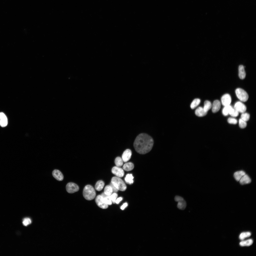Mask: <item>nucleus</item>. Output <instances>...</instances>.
<instances>
[{
  "instance_id": "1",
  "label": "nucleus",
  "mask_w": 256,
  "mask_h": 256,
  "mask_svg": "<svg viewBox=\"0 0 256 256\" xmlns=\"http://www.w3.org/2000/svg\"><path fill=\"white\" fill-rule=\"evenodd\" d=\"M153 144V140L151 136L146 133H141L136 138L133 146L137 152L144 154L151 151Z\"/></svg>"
},
{
  "instance_id": "2",
  "label": "nucleus",
  "mask_w": 256,
  "mask_h": 256,
  "mask_svg": "<svg viewBox=\"0 0 256 256\" xmlns=\"http://www.w3.org/2000/svg\"><path fill=\"white\" fill-rule=\"evenodd\" d=\"M83 193L84 198L88 200L94 199L96 195L94 189L91 186L89 185H87L84 187Z\"/></svg>"
},
{
  "instance_id": "3",
  "label": "nucleus",
  "mask_w": 256,
  "mask_h": 256,
  "mask_svg": "<svg viewBox=\"0 0 256 256\" xmlns=\"http://www.w3.org/2000/svg\"><path fill=\"white\" fill-rule=\"evenodd\" d=\"M111 182L118 190L124 191L127 187L124 183L121 178L117 177H114L111 179Z\"/></svg>"
},
{
  "instance_id": "4",
  "label": "nucleus",
  "mask_w": 256,
  "mask_h": 256,
  "mask_svg": "<svg viewBox=\"0 0 256 256\" xmlns=\"http://www.w3.org/2000/svg\"><path fill=\"white\" fill-rule=\"evenodd\" d=\"M236 95L238 98L243 102L247 101L249 96L247 93L244 90L241 88H238L235 90Z\"/></svg>"
},
{
  "instance_id": "5",
  "label": "nucleus",
  "mask_w": 256,
  "mask_h": 256,
  "mask_svg": "<svg viewBox=\"0 0 256 256\" xmlns=\"http://www.w3.org/2000/svg\"><path fill=\"white\" fill-rule=\"evenodd\" d=\"M66 189L69 193H73L78 191L79 187L76 184L72 182H69L67 184Z\"/></svg>"
},
{
  "instance_id": "6",
  "label": "nucleus",
  "mask_w": 256,
  "mask_h": 256,
  "mask_svg": "<svg viewBox=\"0 0 256 256\" xmlns=\"http://www.w3.org/2000/svg\"><path fill=\"white\" fill-rule=\"evenodd\" d=\"M95 201L98 206L101 208L106 209L108 207V205L105 202L101 195H99L97 196L96 198Z\"/></svg>"
},
{
  "instance_id": "7",
  "label": "nucleus",
  "mask_w": 256,
  "mask_h": 256,
  "mask_svg": "<svg viewBox=\"0 0 256 256\" xmlns=\"http://www.w3.org/2000/svg\"><path fill=\"white\" fill-rule=\"evenodd\" d=\"M234 108L239 112L242 113L245 112L247 109L245 105L241 102L239 101L235 103Z\"/></svg>"
},
{
  "instance_id": "8",
  "label": "nucleus",
  "mask_w": 256,
  "mask_h": 256,
  "mask_svg": "<svg viewBox=\"0 0 256 256\" xmlns=\"http://www.w3.org/2000/svg\"><path fill=\"white\" fill-rule=\"evenodd\" d=\"M112 172L113 174L119 178L123 177L124 175V172L123 169L117 166L113 168Z\"/></svg>"
},
{
  "instance_id": "9",
  "label": "nucleus",
  "mask_w": 256,
  "mask_h": 256,
  "mask_svg": "<svg viewBox=\"0 0 256 256\" xmlns=\"http://www.w3.org/2000/svg\"><path fill=\"white\" fill-rule=\"evenodd\" d=\"M222 105L224 106L230 105L231 101V98L230 95L228 94L223 95L221 98Z\"/></svg>"
},
{
  "instance_id": "10",
  "label": "nucleus",
  "mask_w": 256,
  "mask_h": 256,
  "mask_svg": "<svg viewBox=\"0 0 256 256\" xmlns=\"http://www.w3.org/2000/svg\"><path fill=\"white\" fill-rule=\"evenodd\" d=\"M132 153L131 151L128 149L125 150L123 153L122 155V158L123 162H126L130 159Z\"/></svg>"
},
{
  "instance_id": "11",
  "label": "nucleus",
  "mask_w": 256,
  "mask_h": 256,
  "mask_svg": "<svg viewBox=\"0 0 256 256\" xmlns=\"http://www.w3.org/2000/svg\"><path fill=\"white\" fill-rule=\"evenodd\" d=\"M52 174L53 177L58 181H62L63 179L64 176L63 174L58 170H54L52 172Z\"/></svg>"
},
{
  "instance_id": "12",
  "label": "nucleus",
  "mask_w": 256,
  "mask_h": 256,
  "mask_svg": "<svg viewBox=\"0 0 256 256\" xmlns=\"http://www.w3.org/2000/svg\"><path fill=\"white\" fill-rule=\"evenodd\" d=\"M0 125L2 127L6 126L8 124V120L5 115L2 112L0 113Z\"/></svg>"
},
{
  "instance_id": "13",
  "label": "nucleus",
  "mask_w": 256,
  "mask_h": 256,
  "mask_svg": "<svg viewBox=\"0 0 256 256\" xmlns=\"http://www.w3.org/2000/svg\"><path fill=\"white\" fill-rule=\"evenodd\" d=\"M212 111L213 113H215L218 111L221 107V103L218 100L214 101L212 106Z\"/></svg>"
},
{
  "instance_id": "14",
  "label": "nucleus",
  "mask_w": 256,
  "mask_h": 256,
  "mask_svg": "<svg viewBox=\"0 0 256 256\" xmlns=\"http://www.w3.org/2000/svg\"><path fill=\"white\" fill-rule=\"evenodd\" d=\"M207 112L205 111L203 108L199 107L197 108L195 110V114L197 116L202 117L205 116L207 114Z\"/></svg>"
},
{
  "instance_id": "15",
  "label": "nucleus",
  "mask_w": 256,
  "mask_h": 256,
  "mask_svg": "<svg viewBox=\"0 0 256 256\" xmlns=\"http://www.w3.org/2000/svg\"><path fill=\"white\" fill-rule=\"evenodd\" d=\"M240 183L242 185L248 184L251 182V179L247 174H245L240 180Z\"/></svg>"
},
{
  "instance_id": "16",
  "label": "nucleus",
  "mask_w": 256,
  "mask_h": 256,
  "mask_svg": "<svg viewBox=\"0 0 256 256\" xmlns=\"http://www.w3.org/2000/svg\"><path fill=\"white\" fill-rule=\"evenodd\" d=\"M238 75L239 78L242 79H244L246 76V73L244 66L240 65L238 68Z\"/></svg>"
},
{
  "instance_id": "17",
  "label": "nucleus",
  "mask_w": 256,
  "mask_h": 256,
  "mask_svg": "<svg viewBox=\"0 0 256 256\" xmlns=\"http://www.w3.org/2000/svg\"><path fill=\"white\" fill-rule=\"evenodd\" d=\"M246 173L244 171H240L235 172L234 174V176L235 179L237 181H238Z\"/></svg>"
},
{
  "instance_id": "18",
  "label": "nucleus",
  "mask_w": 256,
  "mask_h": 256,
  "mask_svg": "<svg viewBox=\"0 0 256 256\" xmlns=\"http://www.w3.org/2000/svg\"><path fill=\"white\" fill-rule=\"evenodd\" d=\"M102 196L105 202L108 205H111L112 204V201L110 196H108L105 194L104 192L102 193L101 195Z\"/></svg>"
},
{
  "instance_id": "19",
  "label": "nucleus",
  "mask_w": 256,
  "mask_h": 256,
  "mask_svg": "<svg viewBox=\"0 0 256 256\" xmlns=\"http://www.w3.org/2000/svg\"><path fill=\"white\" fill-rule=\"evenodd\" d=\"M134 167V165L133 163L131 162H129L125 164L123 167L124 170L126 171H129L132 170Z\"/></svg>"
},
{
  "instance_id": "20",
  "label": "nucleus",
  "mask_w": 256,
  "mask_h": 256,
  "mask_svg": "<svg viewBox=\"0 0 256 256\" xmlns=\"http://www.w3.org/2000/svg\"><path fill=\"white\" fill-rule=\"evenodd\" d=\"M104 185V183L103 181L102 180L98 181L96 184L95 189L98 191H100L102 189Z\"/></svg>"
},
{
  "instance_id": "21",
  "label": "nucleus",
  "mask_w": 256,
  "mask_h": 256,
  "mask_svg": "<svg viewBox=\"0 0 256 256\" xmlns=\"http://www.w3.org/2000/svg\"><path fill=\"white\" fill-rule=\"evenodd\" d=\"M177 207L178 209L184 210L186 208V203L185 201L183 199L178 202Z\"/></svg>"
},
{
  "instance_id": "22",
  "label": "nucleus",
  "mask_w": 256,
  "mask_h": 256,
  "mask_svg": "<svg viewBox=\"0 0 256 256\" xmlns=\"http://www.w3.org/2000/svg\"><path fill=\"white\" fill-rule=\"evenodd\" d=\"M133 178L134 177L132 174H128L126 175L125 180L127 183L131 184L133 183Z\"/></svg>"
},
{
  "instance_id": "23",
  "label": "nucleus",
  "mask_w": 256,
  "mask_h": 256,
  "mask_svg": "<svg viewBox=\"0 0 256 256\" xmlns=\"http://www.w3.org/2000/svg\"><path fill=\"white\" fill-rule=\"evenodd\" d=\"M232 108L230 105H229L224 106L223 109L222 113L223 115L225 116H226L229 114V112Z\"/></svg>"
},
{
  "instance_id": "24",
  "label": "nucleus",
  "mask_w": 256,
  "mask_h": 256,
  "mask_svg": "<svg viewBox=\"0 0 256 256\" xmlns=\"http://www.w3.org/2000/svg\"><path fill=\"white\" fill-rule=\"evenodd\" d=\"M212 107V104L210 101L208 100H206L205 101L204 103V106L203 108L205 111L207 112Z\"/></svg>"
},
{
  "instance_id": "25",
  "label": "nucleus",
  "mask_w": 256,
  "mask_h": 256,
  "mask_svg": "<svg viewBox=\"0 0 256 256\" xmlns=\"http://www.w3.org/2000/svg\"><path fill=\"white\" fill-rule=\"evenodd\" d=\"M201 101L200 99L196 98L194 99L190 105V107L192 109L195 108L200 104Z\"/></svg>"
},
{
  "instance_id": "26",
  "label": "nucleus",
  "mask_w": 256,
  "mask_h": 256,
  "mask_svg": "<svg viewBox=\"0 0 256 256\" xmlns=\"http://www.w3.org/2000/svg\"><path fill=\"white\" fill-rule=\"evenodd\" d=\"M253 243V240L251 239H249L241 242L239 244L242 246H249L251 245Z\"/></svg>"
},
{
  "instance_id": "27",
  "label": "nucleus",
  "mask_w": 256,
  "mask_h": 256,
  "mask_svg": "<svg viewBox=\"0 0 256 256\" xmlns=\"http://www.w3.org/2000/svg\"><path fill=\"white\" fill-rule=\"evenodd\" d=\"M113 191L111 186L110 185L106 186L104 190V193L106 195L110 196L112 193Z\"/></svg>"
},
{
  "instance_id": "28",
  "label": "nucleus",
  "mask_w": 256,
  "mask_h": 256,
  "mask_svg": "<svg viewBox=\"0 0 256 256\" xmlns=\"http://www.w3.org/2000/svg\"><path fill=\"white\" fill-rule=\"evenodd\" d=\"M123 160L122 158L119 157H117L115 160V163L117 166L120 167L123 164Z\"/></svg>"
},
{
  "instance_id": "29",
  "label": "nucleus",
  "mask_w": 256,
  "mask_h": 256,
  "mask_svg": "<svg viewBox=\"0 0 256 256\" xmlns=\"http://www.w3.org/2000/svg\"><path fill=\"white\" fill-rule=\"evenodd\" d=\"M251 235V234L250 232L242 233L240 234L239 238L240 239L243 240L246 238L249 237Z\"/></svg>"
},
{
  "instance_id": "30",
  "label": "nucleus",
  "mask_w": 256,
  "mask_h": 256,
  "mask_svg": "<svg viewBox=\"0 0 256 256\" xmlns=\"http://www.w3.org/2000/svg\"><path fill=\"white\" fill-rule=\"evenodd\" d=\"M250 118V115L248 113L244 112L241 114V119L246 122L249 120Z\"/></svg>"
},
{
  "instance_id": "31",
  "label": "nucleus",
  "mask_w": 256,
  "mask_h": 256,
  "mask_svg": "<svg viewBox=\"0 0 256 256\" xmlns=\"http://www.w3.org/2000/svg\"><path fill=\"white\" fill-rule=\"evenodd\" d=\"M229 114L232 117H235L238 116L239 112L232 107L229 112Z\"/></svg>"
},
{
  "instance_id": "32",
  "label": "nucleus",
  "mask_w": 256,
  "mask_h": 256,
  "mask_svg": "<svg viewBox=\"0 0 256 256\" xmlns=\"http://www.w3.org/2000/svg\"><path fill=\"white\" fill-rule=\"evenodd\" d=\"M246 122L243 120L241 119H239V127L242 128H245L247 126Z\"/></svg>"
},
{
  "instance_id": "33",
  "label": "nucleus",
  "mask_w": 256,
  "mask_h": 256,
  "mask_svg": "<svg viewBox=\"0 0 256 256\" xmlns=\"http://www.w3.org/2000/svg\"><path fill=\"white\" fill-rule=\"evenodd\" d=\"M31 221L30 219L29 218H24L23 220V223L25 226H27L31 224Z\"/></svg>"
},
{
  "instance_id": "34",
  "label": "nucleus",
  "mask_w": 256,
  "mask_h": 256,
  "mask_svg": "<svg viewBox=\"0 0 256 256\" xmlns=\"http://www.w3.org/2000/svg\"><path fill=\"white\" fill-rule=\"evenodd\" d=\"M110 196L112 202L113 203H115L118 197V194L116 193H114L112 194Z\"/></svg>"
},
{
  "instance_id": "35",
  "label": "nucleus",
  "mask_w": 256,
  "mask_h": 256,
  "mask_svg": "<svg viewBox=\"0 0 256 256\" xmlns=\"http://www.w3.org/2000/svg\"><path fill=\"white\" fill-rule=\"evenodd\" d=\"M228 122L229 123L235 124L237 123V120L235 118L231 117L228 119Z\"/></svg>"
},
{
  "instance_id": "36",
  "label": "nucleus",
  "mask_w": 256,
  "mask_h": 256,
  "mask_svg": "<svg viewBox=\"0 0 256 256\" xmlns=\"http://www.w3.org/2000/svg\"><path fill=\"white\" fill-rule=\"evenodd\" d=\"M110 185L112 187L113 192L114 193H116L118 191V190L116 188L111 182L110 183Z\"/></svg>"
},
{
  "instance_id": "37",
  "label": "nucleus",
  "mask_w": 256,
  "mask_h": 256,
  "mask_svg": "<svg viewBox=\"0 0 256 256\" xmlns=\"http://www.w3.org/2000/svg\"><path fill=\"white\" fill-rule=\"evenodd\" d=\"M183 199H184L182 197L178 196H176L174 198L175 201L177 202H178Z\"/></svg>"
},
{
  "instance_id": "38",
  "label": "nucleus",
  "mask_w": 256,
  "mask_h": 256,
  "mask_svg": "<svg viewBox=\"0 0 256 256\" xmlns=\"http://www.w3.org/2000/svg\"><path fill=\"white\" fill-rule=\"evenodd\" d=\"M128 205L127 203H125L121 206V209L122 210H123Z\"/></svg>"
},
{
  "instance_id": "39",
  "label": "nucleus",
  "mask_w": 256,
  "mask_h": 256,
  "mask_svg": "<svg viewBox=\"0 0 256 256\" xmlns=\"http://www.w3.org/2000/svg\"><path fill=\"white\" fill-rule=\"evenodd\" d=\"M122 198L121 197L117 198L116 200L115 203L117 204H118L122 200Z\"/></svg>"
},
{
  "instance_id": "40",
  "label": "nucleus",
  "mask_w": 256,
  "mask_h": 256,
  "mask_svg": "<svg viewBox=\"0 0 256 256\" xmlns=\"http://www.w3.org/2000/svg\"></svg>"
}]
</instances>
